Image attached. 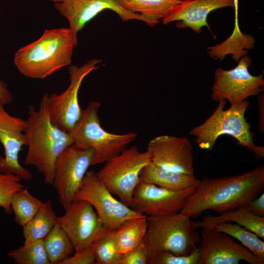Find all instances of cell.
I'll return each instance as SVG.
<instances>
[{
	"label": "cell",
	"instance_id": "5b68a950",
	"mask_svg": "<svg viewBox=\"0 0 264 264\" xmlns=\"http://www.w3.org/2000/svg\"><path fill=\"white\" fill-rule=\"evenodd\" d=\"M180 212L171 215L147 217V231L143 242L149 258L167 251L177 255H188L200 243L196 222Z\"/></svg>",
	"mask_w": 264,
	"mask_h": 264
},
{
	"label": "cell",
	"instance_id": "83f0119b",
	"mask_svg": "<svg viewBox=\"0 0 264 264\" xmlns=\"http://www.w3.org/2000/svg\"><path fill=\"white\" fill-rule=\"evenodd\" d=\"M7 256L16 264H50L44 247L43 239L10 250Z\"/></svg>",
	"mask_w": 264,
	"mask_h": 264
},
{
	"label": "cell",
	"instance_id": "484cf974",
	"mask_svg": "<svg viewBox=\"0 0 264 264\" xmlns=\"http://www.w3.org/2000/svg\"><path fill=\"white\" fill-rule=\"evenodd\" d=\"M43 203L26 188H22L13 195L11 200L15 221L18 225L24 226L35 216Z\"/></svg>",
	"mask_w": 264,
	"mask_h": 264
},
{
	"label": "cell",
	"instance_id": "9a60e30c",
	"mask_svg": "<svg viewBox=\"0 0 264 264\" xmlns=\"http://www.w3.org/2000/svg\"><path fill=\"white\" fill-rule=\"evenodd\" d=\"M151 162L163 169L194 175L193 146L184 137L162 135L150 140Z\"/></svg>",
	"mask_w": 264,
	"mask_h": 264
},
{
	"label": "cell",
	"instance_id": "603a6c76",
	"mask_svg": "<svg viewBox=\"0 0 264 264\" xmlns=\"http://www.w3.org/2000/svg\"><path fill=\"white\" fill-rule=\"evenodd\" d=\"M147 216L131 219L114 231L118 251L123 254L140 244L147 231Z\"/></svg>",
	"mask_w": 264,
	"mask_h": 264
},
{
	"label": "cell",
	"instance_id": "3957f363",
	"mask_svg": "<svg viewBox=\"0 0 264 264\" xmlns=\"http://www.w3.org/2000/svg\"><path fill=\"white\" fill-rule=\"evenodd\" d=\"M75 47L69 27L46 29L38 40L15 52L14 63L24 76L44 79L71 64Z\"/></svg>",
	"mask_w": 264,
	"mask_h": 264
},
{
	"label": "cell",
	"instance_id": "52a82bcc",
	"mask_svg": "<svg viewBox=\"0 0 264 264\" xmlns=\"http://www.w3.org/2000/svg\"><path fill=\"white\" fill-rule=\"evenodd\" d=\"M150 162L147 150L141 152L132 146L107 160L96 175L113 195L130 207L134 191L140 182V173Z\"/></svg>",
	"mask_w": 264,
	"mask_h": 264
},
{
	"label": "cell",
	"instance_id": "7402d4cb",
	"mask_svg": "<svg viewBox=\"0 0 264 264\" xmlns=\"http://www.w3.org/2000/svg\"><path fill=\"white\" fill-rule=\"evenodd\" d=\"M116 0L126 10L141 15L155 26L162 21L173 6L182 0Z\"/></svg>",
	"mask_w": 264,
	"mask_h": 264
},
{
	"label": "cell",
	"instance_id": "d590c367",
	"mask_svg": "<svg viewBox=\"0 0 264 264\" xmlns=\"http://www.w3.org/2000/svg\"><path fill=\"white\" fill-rule=\"evenodd\" d=\"M234 9H235V23L233 29L234 33H238L241 31L238 22V9H239V0H234Z\"/></svg>",
	"mask_w": 264,
	"mask_h": 264
},
{
	"label": "cell",
	"instance_id": "ffe728a7",
	"mask_svg": "<svg viewBox=\"0 0 264 264\" xmlns=\"http://www.w3.org/2000/svg\"><path fill=\"white\" fill-rule=\"evenodd\" d=\"M140 180V182L172 190H181L196 186L199 181L194 175L167 170L151 162L142 170Z\"/></svg>",
	"mask_w": 264,
	"mask_h": 264
},
{
	"label": "cell",
	"instance_id": "836d02e7",
	"mask_svg": "<svg viewBox=\"0 0 264 264\" xmlns=\"http://www.w3.org/2000/svg\"><path fill=\"white\" fill-rule=\"evenodd\" d=\"M13 100V95L8 89L7 84L0 80V105H8Z\"/></svg>",
	"mask_w": 264,
	"mask_h": 264
},
{
	"label": "cell",
	"instance_id": "44dd1931",
	"mask_svg": "<svg viewBox=\"0 0 264 264\" xmlns=\"http://www.w3.org/2000/svg\"><path fill=\"white\" fill-rule=\"evenodd\" d=\"M58 217L54 212L51 201L43 202L35 216L23 228L24 245H28L43 239L57 223Z\"/></svg>",
	"mask_w": 264,
	"mask_h": 264
},
{
	"label": "cell",
	"instance_id": "8992f818",
	"mask_svg": "<svg viewBox=\"0 0 264 264\" xmlns=\"http://www.w3.org/2000/svg\"><path fill=\"white\" fill-rule=\"evenodd\" d=\"M100 103L91 101L82 110L81 116L69 134L74 144L84 149H91L94 155L91 165L103 164L118 154L137 136L134 132L116 134L104 130L98 114Z\"/></svg>",
	"mask_w": 264,
	"mask_h": 264
},
{
	"label": "cell",
	"instance_id": "7a4b0ae2",
	"mask_svg": "<svg viewBox=\"0 0 264 264\" xmlns=\"http://www.w3.org/2000/svg\"><path fill=\"white\" fill-rule=\"evenodd\" d=\"M48 96L47 93L43 95L38 110L32 105L28 107L24 130L28 150L24 164L35 166L43 174L44 184L52 185L57 158L74 141L68 132L51 122Z\"/></svg>",
	"mask_w": 264,
	"mask_h": 264
},
{
	"label": "cell",
	"instance_id": "f546056e",
	"mask_svg": "<svg viewBox=\"0 0 264 264\" xmlns=\"http://www.w3.org/2000/svg\"><path fill=\"white\" fill-rule=\"evenodd\" d=\"M201 257L200 246L188 255H177L165 251L150 257L148 264H199Z\"/></svg>",
	"mask_w": 264,
	"mask_h": 264
},
{
	"label": "cell",
	"instance_id": "d4e9b609",
	"mask_svg": "<svg viewBox=\"0 0 264 264\" xmlns=\"http://www.w3.org/2000/svg\"><path fill=\"white\" fill-rule=\"evenodd\" d=\"M91 246L97 264H119L122 257L117 250L114 231H110L102 225L95 237Z\"/></svg>",
	"mask_w": 264,
	"mask_h": 264
},
{
	"label": "cell",
	"instance_id": "4316f807",
	"mask_svg": "<svg viewBox=\"0 0 264 264\" xmlns=\"http://www.w3.org/2000/svg\"><path fill=\"white\" fill-rule=\"evenodd\" d=\"M214 227L218 231L237 239L242 246L264 261V242L256 234L232 222L220 223Z\"/></svg>",
	"mask_w": 264,
	"mask_h": 264
},
{
	"label": "cell",
	"instance_id": "74e56055",
	"mask_svg": "<svg viewBox=\"0 0 264 264\" xmlns=\"http://www.w3.org/2000/svg\"></svg>",
	"mask_w": 264,
	"mask_h": 264
},
{
	"label": "cell",
	"instance_id": "6da1fadb",
	"mask_svg": "<svg viewBox=\"0 0 264 264\" xmlns=\"http://www.w3.org/2000/svg\"><path fill=\"white\" fill-rule=\"evenodd\" d=\"M264 187V167L261 164L242 174L199 180L180 212L196 218L207 210L221 213L245 205Z\"/></svg>",
	"mask_w": 264,
	"mask_h": 264
},
{
	"label": "cell",
	"instance_id": "30bf717a",
	"mask_svg": "<svg viewBox=\"0 0 264 264\" xmlns=\"http://www.w3.org/2000/svg\"><path fill=\"white\" fill-rule=\"evenodd\" d=\"M251 64V57L246 55L242 57L238 65L231 69H216L211 88L212 100L216 102L220 100H227L232 105L263 91L264 73L258 76L251 74L248 68Z\"/></svg>",
	"mask_w": 264,
	"mask_h": 264
},
{
	"label": "cell",
	"instance_id": "4dcf8cb0",
	"mask_svg": "<svg viewBox=\"0 0 264 264\" xmlns=\"http://www.w3.org/2000/svg\"><path fill=\"white\" fill-rule=\"evenodd\" d=\"M149 254L142 241L138 245L122 254L119 264H148Z\"/></svg>",
	"mask_w": 264,
	"mask_h": 264
},
{
	"label": "cell",
	"instance_id": "8d00e7d4",
	"mask_svg": "<svg viewBox=\"0 0 264 264\" xmlns=\"http://www.w3.org/2000/svg\"><path fill=\"white\" fill-rule=\"evenodd\" d=\"M54 2L55 3H59L61 2L63 0H50Z\"/></svg>",
	"mask_w": 264,
	"mask_h": 264
},
{
	"label": "cell",
	"instance_id": "7c38bea8",
	"mask_svg": "<svg viewBox=\"0 0 264 264\" xmlns=\"http://www.w3.org/2000/svg\"><path fill=\"white\" fill-rule=\"evenodd\" d=\"M195 187L172 190L140 182L134 191L130 207L147 217L175 214L185 206Z\"/></svg>",
	"mask_w": 264,
	"mask_h": 264
},
{
	"label": "cell",
	"instance_id": "ba28073f",
	"mask_svg": "<svg viewBox=\"0 0 264 264\" xmlns=\"http://www.w3.org/2000/svg\"><path fill=\"white\" fill-rule=\"evenodd\" d=\"M73 200H83L90 203L102 226L110 231H115L131 219L144 215L115 198L93 170L86 172Z\"/></svg>",
	"mask_w": 264,
	"mask_h": 264
},
{
	"label": "cell",
	"instance_id": "2e32d148",
	"mask_svg": "<svg viewBox=\"0 0 264 264\" xmlns=\"http://www.w3.org/2000/svg\"><path fill=\"white\" fill-rule=\"evenodd\" d=\"M58 217L57 222L71 241L75 251L91 245L101 222L92 205L83 200H73Z\"/></svg>",
	"mask_w": 264,
	"mask_h": 264
},
{
	"label": "cell",
	"instance_id": "ac0fdd59",
	"mask_svg": "<svg viewBox=\"0 0 264 264\" xmlns=\"http://www.w3.org/2000/svg\"><path fill=\"white\" fill-rule=\"evenodd\" d=\"M226 7L234 8V0H181L169 10L161 21L164 25L177 22V28L189 27L199 33L202 27L210 29L207 19L211 12Z\"/></svg>",
	"mask_w": 264,
	"mask_h": 264
},
{
	"label": "cell",
	"instance_id": "f1b7e54d",
	"mask_svg": "<svg viewBox=\"0 0 264 264\" xmlns=\"http://www.w3.org/2000/svg\"><path fill=\"white\" fill-rule=\"evenodd\" d=\"M21 178L11 173L0 172V207L8 214H11V200L13 195L23 188Z\"/></svg>",
	"mask_w": 264,
	"mask_h": 264
},
{
	"label": "cell",
	"instance_id": "e0dca14e",
	"mask_svg": "<svg viewBox=\"0 0 264 264\" xmlns=\"http://www.w3.org/2000/svg\"><path fill=\"white\" fill-rule=\"evenodd\" d=\"M26 120L11 116L0 105V141L4 150V157L0 155V172L11 173L22 180H29L33 176L19 161V154L23 145H26L24 132Z\"/></svg>",
	"mask_w": 264,
	"mask_h": 264
},
{
	"label": "cell",
	"instance_id": "4fadbf2b",
	"mask_svg": "<svg viewBox=\"0 0 264 264\" xmlns=\"http://www.w3.org/2000/svg\"><path fill=\"white\" fill-rule=\"evenodd\" d=\"M55 9L65 17L69 23L76 47L78 44L77 35L92 19L102 11H114L123 22L136 20L152 27L154 24L141 15L131 13L121 7L116 0H63L54 4Z\"/></svg>",
	"mask_w": 264,
	"mask_h": 264
},
{
	"label": "cell",
	"instance_id": "e575fe53",
	"mask_svg": "<svg viewBox=\"0 0 264 264\" xmlns=\"http://www.w3.org/2000/svg\"><path fill=\"white\" fill-rule=\"evenodd\" d=\"M258 110L259 112L258 130L261 133L264 132V96L260 94L258 97Z\"/></svg>",
	"mask_w": 264,
	"mask_h": 264
},
{
	"label": "cell",
	"instance_id": "5bb4252c",
	"mask_svg": "<svg viewBox=\"0 0 264 264\" xmlns=\"http://www.w3.org/2000/svg\"><path fill=\"white\" fill-rule=\"evenodd\" d=\"M201 238L199 264H238L242 261L250 264H264V261L214 227L202 228Z\"/></svg>",
	"mask_w": 264,
	"mask_h": 264
},
{
	"label": "cell",
	"instance_id": "277c9868",
	"mask_svg": "<svg viewBox=\"0 0 264 264\" xmlns=\"http://www.w3.org/2000/svg\"><path fill=\"white\" fill-rule=\"evenodd\" d=\"M218 103L213 113L190 131L189 134L195 138V143L200 149L211 151L219 136L228 134L235 138L239 145L249 149L257 159L263 157L264 147L254 143L251 126L244 117L249 102L244 100L226 110V100H220Z\"/></svg>",
	"mask_w": 264,
	"mask_h": 264
},
{
	"label": "cell",
	"instance_id": "d6a6232c",
	"mask_svg": "<svg viewBox=\"0 0 264 264\" xmlns=\"http://www.w3.org/2000/svg\"><path fill=\"white\" fill-rule=\"evenodd\" d=\"M249 210L255 215L264 216V194L263 193L258 198H254L247 205Z\"/></svg>",
	"mask_w": 264,
	"mask_h": 264
},
{
	"label": "cell",
	"instance_id": "8fae6325",
	"mask_svg": "<svg viewBox=\"0 0 264 264\" xmlns=\"http://www.w3.org/2000/svg\"><path fill=\"white\" fill-rule=\"evenodd\" d=\"M94 155L93 149L82 148L74 144L57 157L52 185L64 209L73 200L76 191L91 165Z\"/></svg>",
	"mask_w": 264,
	"mask_h": 264
},
{
	"label": "cell",
	"instance_id": "d6986e66",
	"mask_svg": "<svg viewBox=\"0 0 264 264\" xmlns=\"http://www.w3.org/2000/svg\"><path fill=\"white\" fill-rule=\"evenodd\" d=\"M224 222L235 223L264 239V217L253 214L247 205L224 212L219 216L207 215L202 220L196 222V225L197 228H208Z\"/></svg>",
	"mask_w": 264,
	"mask_h": 264
},
{
	"label": "cell",
	"instance_id": "1f68e13d",
	"mask_svg": "<svg viewBox=\"0 0 264 264\" xmlns=\"http://www.w3.org/2000/svg\"><path fill=\"white\" fill-rule=\"evenodd\" d=\"M95 261L94 251L90 245L80 250L75 251L72 256L67 257L61 264H93Z\"/></svg>",
	"mask_w": 264,
	"mask_h": 264
},
{
	"label": "cell",
	"instance_id": "9c48e42d",
	"mask_svg": "<svg viewBox=\"0 0 264 264\" xmlns=\"http://www.w3.org/2000/svg\"><path fill=\"white\" fill-rule=\"evenodd\" d=\"M102 60L92 59L80 66H71L68 72L70 84L60 94L52 93L47 98L48 110L51 122L69 133L80 119L82 110L78 100V92L84 79L97 69Z\"/></svg>",
	"mask_w": 264,
	"mask_h": 264
},
{
	"label": "cell",
	"instance_id": "cb8c5ba5",
	"mask_svg": "<svg viewBox=\"0 0 264 264\" xmlns=\"http://www.w3.org/2000/svg\"><path fill=\"white\" fill-rule=\"evenodd\" d=\"M43 240L50 264H61L75 251L71 241L58 222Z\"/></svg>",
	"mask_w": 264,
	"mask_h": 264
}]
</instances>
